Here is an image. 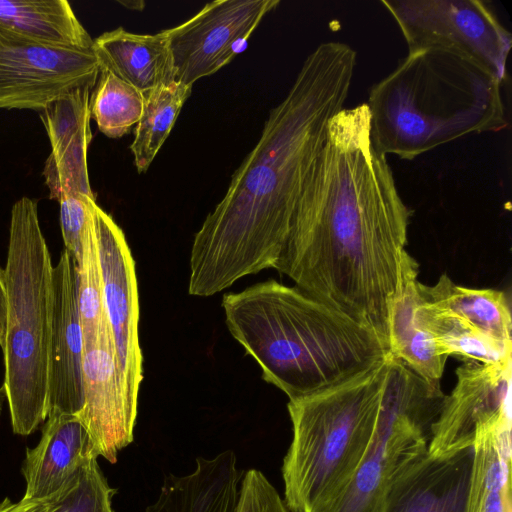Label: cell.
Instances as JSON below:
<instances>
[{
	"mask_svg": "<svg viewBox=\"0 0 512 512\" xmlns=\"http://www.w3.org/2000/svg\"><path fill=\"white\" fill-rule=\"evenodd\" d=\"M410 216L386 156L372 144L367 104L344 108L328 125L273 268L388 346V305Z\"/></svg>",
	"mask_w": 512,
	"mask_h": 512,
	"instance_id": "6da1fadb",
	"label": "cell"
},
{
	"mask_svg": "<svg viewBox=\"0 0 512 512\" xmlns=\"http://www.w3.org/2000/svg\"><path fill=\"white\" fill-rule=\"evenodd\" d=\"M356 60L355 50L337 41L323 42L308 55L284 99L270 110L225 195L195 234L190 295L212 296L274 267L328 125L344 109Z\"/></svg>",
	"mask_w": 512,
	"mask_h": 512,
	"instance_id": "7a4b0ae2",
	"label": "cell"
},
{
	"mask_svg": "<svg viewBox=\"0 0 512 512\" xmlns=\"http://www.w3.org/2000/svg\"><path fill=\"white\" fill-rule=\"evenodd\" d=\"M226 325L263 379L289 399L346 381L380 363L388 346L369 326L275 280L223 296Z\"/></svg>",
	"mask_w": 512,
	"mask_h": 512,
	"instance_id": "3957f363",
	"label": "cell"
},
{
	"mask_svg": "<svg viewBox=\"0 0 512 512\" xmlns=\"http://www.w3.org/2000/svg\"><path fill=\"white\" fill-rule=\"evenodd\" d=\"M501 85L458 52L409 50L370 89L372 144L385 156L412 160L468 134L500 131L507 127Z\"/></svg>",
	"mask_w": 512,
	"mask_h": 512,
	"instance_id": "277c9868",
	"label": "cell"
},
{
	"mask_svg": "<svg viewBox=\"0 0 512 512\" xmlns=\"http://www.w3.org/2000/svg\"><path fill=\"white\" fill-rule=\"evenodd\" d=\"M385 374L386 359L339 384L289 399L293 437L282 476L292 512H323L350 484L375 429Z\"/></svg>",
	"mask_w": 512,
	"mask_h": 512,
	"instance_id": "5b68a950",
	"label": "cell"
},
{
	"mask_svg": "<svg viewBox=\"0 0 512 512\" xmlns=\"http://www.w3.org/2000/svg\"><path fill=\"white\" fill-rule=\"evenodd\" d=\"M4 270L7 320L2 346L3 387L13 432L27 436L48 415L53 309V265L35 199L24 196L12 206Z\"/></svg>",
	"mask_w": 512,
	"mask_h": 512,
	"instance_id": "8992f818",
	"label": "cell"
},
{
	"mask_svg": "<svg viewBox=\"0 0 512 512\" xmlns=\"http://www.w3.org/2000/svg\"><path fill=\"white\" fill-rule=\"evenodd\" d=\"M445 394L388 353L375 429L350 484L323 512H376L396 470L428 448Z\"/></svg>",
	"mask_w": 512,
	"mask_h": 512,
	"instance_id": "52a82bcc",
	"label": "cell"
},
{
	"mask_svg": "<svg viewBox=\"0 0 512 512\" xmlns=\"http://www.w3.org/2000/svg\"><path fill=\"white\" fill-rule=\"evenodd\" d=\"M409 50L441 48L475 61L506 80L511 33L480 0H382Z\"/></svg>",
	"mask_w": 512,
	"mask_h": 512,
	"instance_id": "ba28073f",
	"label": "cell"
},
{
	"mask_svg": "<svg viewBox=\"0 0 512 512\" xmlns=\"http://www.w3.org/2000/svg\"><path fill=\"white\" fill-rule=\"evenodd\" d=\"M93 49L37 43L0 27V108L42 111L55 100L95 86Z\"/></svg>",
	"mask_w": 512,
	"mask_h": 512,
	"instance_id": "9c48e42d",
	"label": "cell"
},
{
	"mask_svg": "<svg viewBox=\"0 0 512 512\" xmlns=\"http://www.w3.org/2000/svg\"><path fill=\"white\" fill-rule=\"evenodd\" d=\"M279 0H217L182 24L164 30L175 81L192 87L245 49L263 17Z\"/></svg>",
	"mask_w": 512,
	"mask_h": 512,
	"instance_id": "30bf717a",
	"label": "cell"
},
{
	"mask_svg": "<svg viewBox=\"0 0 512 512\" xmlns=\"http://www.w3.org/2000/svg\"><path fill=\"white\" fill-rule=\"evenodd\" d=\"M94 226L104 311L128 395L138 405L143 357L139 343L135 262L122 229L98 204L94 207Z\"/></svg>",
	"mask_w": 512,
	"mask_h": 512,
	"instance_id": "8fae6325",
	"label": "cell"
},
{
	"mask_svg": "<svg viewBox=\"0 0 512 512\" xmlns=\"http://www.w3.org/2000/svg\"><path fill=\"white\" fill-rule=\"evenodd\" d=\"M82 382L83 407L76 416L97 456L115 463L133 441L138 405L128 395L109 326L84 340Z\"/></svg>",
	"mask_w": 512,
	"mask_h": 512,
	"instance_id": "7c38bea8",
	"label": "cell"
},
{
	"mask_svg": "<svg viewBox=\"0 0 512 512\" xmlns=\"http://www.w3.org/2000/svg\"><path fill=\"white\" fill-rule=\"evenodd\" d=\"M455 373L456 384L432 426L428 451L435 456L472 447L478 428L511 412L512 359L464 361Z\"/></svg>",
	"mask_w": 512,
	"mask_h": 512,
	"instance_id": "4fadbf2b",
	"label": "cell"
},
{
	"mask_svg": "<svg viewBox=\"0 0 512 512\" xmlns=\"http://www.w3.org/2000/svg\"><path fill=\"white\" fill-rule=\"evenodd\" d=\"M52 284L48 414L77 415L83 407L84 336L78 304L77 263L65 248L53 266Z\"/></svg>",
	"mask_w": 512,
	"mask_h": 512,
	"instance_id": "5bb4252c",
	"label": "cell"
},
{
	"mask_svg": "<svg viewBox=\"0 0 512 512\" xmlns=\"http://www.w3.org/2000/svg\"><path fill=\"white\" fill-rule=\"evenodd\" d=\"M473 446L435 456L428 448L389 479L376 512H466Z\"/></svg>",
	"mask_w": 512,
	"mask_h": 512,
	"instance_id": "9a60e30c",
	"label": "cell"
},
{
	"mask_svg": "<svg viewBox=\"0 0 512 512\" xmlns=\"http://www.w3.org/2000/svg\"><path fill=\"white\" fill-rule=\"evenodd\" d=\"M93 87H82L55 100L41 111L51 153L43 175L50 198L69 194L94 196L90 187L87 151L90 129V96Z\"/></svg>",
	"mask_w": 512,
	"mask_h": 512,
	"instance_id": "2e32d148",
	"label": "cell"
},
{
	"mask_svg": "<svg viewBox=\"0 0 512 512\" xmlns=\"http://www.w3.org/2000/svg\"><path fill=\"white\" fill-rule=\"evenodd\" d=\"M91 458H98L91 438L74 414L50 413L38 444L26 449L23 497L48 499L58 493Z\"/></svg>",
	"mask_w": 512,
	"mask_h": 512,
	"instance_id": "e0dca14e",
	"label": "cell"
},
{
	"mask_svg": "<svg viewBox=\"0 0 512 512\" xmlns=\"http://www.w3.org/2000/svg\"><path fill=\"white\" fill-rule=\"evenodd\" d=\"M419 265L405 251L396 292L388 305V352L428 382L441 381L447 358L436 351L417 309L422 301Z\"/></svg>",
	"mask_w": 512,
	"mask_h": 512,
	"instance_id": "ac0fdd59",
	"label": "cell"
},
{
	"mask_svg": "<svg viewBox=\"0 0 512 512\" xmlns=\"http://www.w3.org/2000/svg\"><path fill=\"white\" fill-rule=\"evenodd\" d=\"M243 475L233 450L198 457L192 473L165 478L158 499L145 512H238Z\"/></svg>",
	"mask_w": 512,
	"mask_h": 512,
	"instance_id": "d6986e66",
	"label": "cell"
},
{
	"mask_svg": "<svg viewBox=\"0 0 512 512\" xmlns=\"http://www.w3.org/2000/svg\"><path fill=\"white\" fill-rule=\"evenodd\" d=\"M100 70H106L143 95L175 81L173 60L165 31L135 34L122 27L93 39Z\"/></svg>",
	"mask_w": 512,
	"mask_h": 512,
	"instance_id": "ffe728a7",
	"label": "cell"
},
{
	"mask_svg": "<svg viewBox=\"0 0 512 512\" xmlns=\"http://www.w3.org/2000/svg\"><path fill=\"white\" fill-rule=\"evenodd\" d=\"M511 412L477 429L466 512H511Z\"/></svg>",
	"mask_w": 512,
	"mask_h": 512,
	"instance_id": "44dd1931",
	"label": "cell"
},
{
	"mask_svg": "<svg viewBox=\"0 0 512 512\" xmlns=\"http://www.w3.org/2000/svg\"><path fill=\"white\" fill-rule=\"evenodd\" d=\"M420 292L423 303L431 310L457 317L503 343L512 344L511 310L505 292L460 286L445 274L434 285L420 282Z\"/></svg>",
	"mask_w": 512,
	"mask_h": 512,
	"instance_id": "7402d4cb",
	"label": "cell"
},
{
	"mask_svg": "<svg viewBox=\"0 0 512 512\" xmlns=\"http://www.w3.org/2000/svg\"><path fill=\"white\" fill-rule=\"evenodd\" d=\"M0 27L41 44L93 47V39L66 0H0Z\"/></svg>",
	"mask_w": 512,
	"mask_h": 512,
	"instance_id": "603a6c76",
	"label": "cell"
},
{
	"mask_svg": "<svg viewBox=\"0 0 512 512\" xmlns=\"http://www.w3.org/2000/svg\"><path fill=\"white\" fill-rule=\"evenodd\" d=\"M420 323L433 338L439 355L463 361L498 364L512 359V344L503 343L457 317L439 314L424 303L417 309Z\"/></svg>",
	"mask_w": 512,
	"mask_h": 512,
	"instance_id": "cb8c5ba5",
	"label": "cell"
},
{
	"mask_svg": "<svg viewBox=\"0 0 512 512\" xmlns=\"http://www.w3.org/2000/svg\"><path fill=\"white\" fill-rule=\"evenodd\" d=\"M192 87L174 81L144 95V106L130 146L139 173L146 171L166 141Z\"/></svg>",
	"mask_w": 512,
	"mask_h": 512,
	"instance_id": "d4e9b609",
	"label": "cell"
},
{
	"mask_svg": "<svg viewBox=\"0 0 512 512\" xmlns=\"http://www.w3.org/2000/svg\"><path fill=\"white\" fill-rule=\"evenodd\" d=\"M144 95L106 70H100L90 96V115L98 129L109 138H120L137 124L143 111Z\"/></svg>",
	"mask_w": 512,
	"mask_h": 512,
	"instance_id": "484cf974",
	"label": "cell"
},
{
	"mask_svg": "<svg viewBox=\"0 0 512 512\" xmlns=\"http://www.w3.org/2000/svg\"><path fill=\"white\" fill-rule=\"evenodd\" d=\"M76 263L78 304L85 340L93 337L100 329L109 326L103 305L94 208L83 235L81 257Z\"/></svg>",
	"mask_w": 512,
	"mask_h": 512,
	"instance_id": "4316f807",
	"label": "cell"
},
{
	"mask_svg": "<svg viewBox=\"0 0 512 512\" xmlns=\"http://www.w3.org/2000/svg\"><path fill=\"white\" fill-rule=\"evenodd\" d=\"M111 488L97 458L87 461L58 493L48 498L51 512H114Z\"/></svg>",
	"mask_w": 512,
	"mask_h": 512,
	"instance_id": "83f0119b",
	"label": "cell"
},
{
	"mask_svg": "<svg viewBox=\"0 0 512 512\" xmlns=\"http://www.w3.org/2000/svg\"><path fill=\"white\" fill-rule=\"evenodd\" d=\"M58 202L64 246L78 262L81 257L83 235L92 217L96 200L94 196L86 194H69Z\"/></svg>",
	"mask_w": 512,
	"mask_h": 512,
	"instance_id": "f1b7e54d",
	"label": "cell"
},
{
	"mask_svg": "<svg viewBox=\"0 0 512 512\" xmlns=\"http://www.w3.org/2000/svg\"><path fill=\"white\" fill-rule=\"evenodd\" d=\"M238 512H292L276 488L257 469H249L241 481Z\"/></svg>",
	"mask_w": 512,
	"mask_h": 512,
	"instance_id": "f546056e",
	"label": "cell"
},
{
	"mask_svg": "<svg viewBox=\"0 0 512 512\" xmlns=\"http://www.w3.org/2000/svg\"><path fill=\"white\" fill-rule=\"evenodd\" d=\"M0 512H51L48 499H34L23 497L18 502L6 497L0 502Z\"/></svg>",
	"mask_w": 512,
	"mask_h": 512,
	"instance_id": "4dcf8cb0",
	"label": "cell"
},
{
	"mask_svg": "<svg viewBox=\"0 0 512 512\" xmlns=\"http://www.w3.org/2000/svg\"><path fill=\"white\" fill-rule=\"evenodd\" d=\"M7 320V289L5 270L0 267V346L4 344Z\"/></svg>",
	"mask_w": 512,
	"mask_h": 512,
	"instance_id": "1f68e13d",
	"label": "cell"
},
{
	"mask_svg": "<svg viewBox=\"0 0 512 512\" xmlns=\"http://www.w3.org/2000/svg\"><path fill=\"white\" fill-rule=\"evenodd\" d=\"M120 3L124 6H126L127 8H130V9H137V10H141L143 9L144 7V2L143 1H124V2H121Z\"/></svg>",
	"mask_w": 512,
	"mask_h": 512,
	"instance_id": "d6a6232c",
	"label": "cell"
},
{
	"mask_svg": "<svg viewBox=\"0 0 512 512\" xmlns=\"http://www.w3.org/2000/svg\"><path fill=\"white\" fill-rule=\"evenodd\" d=\"M5 400H6L5 389H4V387L2 386V387L0 388V416H1V414H2L3 405H4Z\"/></svg>",
	"mask_w": 512,
	"mask_h": 512,
	"instance_id": "836d02e7",
	"label": "cell"
}]
</instances>
